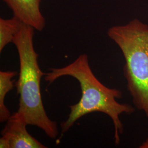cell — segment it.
Returning a JSON list of instances; mask_svg holds the SVG:
<instances>
[{"instance_id":"6da1fadb","label":"cell","mask_w":148,"mask_h":148,"mask_svg":"<svg viewBox=\"0 0 148 148\" xmlns=\"http://www.w3.org/2000/svg\"><path fill=\"white\" fill-rule=\"evenodd\" d=\"M65 76L74 77L79 82L81 97L76 104L69 106L68 118L61 123L62 134L68 132L79 119L90 113L100 112L110 117L115 130V142H120V135L123 132V125L120 116L122 114H131L134 108L116 101L122 98V92L116 88H110L98 79L90 66L88 56L80 54L73 62L62 68L49 69L45 73V80L51 84Z\"/></svg>"},{"instance_id":"7a4b0ae2","label":"cell","mask_w":148,"mask_h":148,"mask_svg":"<svg viewBox=\"0 0 148 148\" xmlns=\"http://www.w3.org/2000/svg\"><path fill=\"white\" fill-rule=\"evenodd\" d=\"M34 27L23 23L13 43L16 48L20 65L19 77L15 84L19 95L18 114L27 125L42 130L48 137L54 139L58 135L57 123L51 120L43 104L41 81L45 73L41 70L38 54L34 46Z\"/></svg>"},{"instance_id":"3957f363","label":"cell","mask_w":148,"mask_h":148,"mask_svg":"<svg viewBox=\"0 0 148 148\" xmlns=\"http://www.w3.org/2000/svg\"><path fill=\"white\" fill-rule=\"evenodd\" d=\"M108 35L124 56V76L133 103L148 118V25L134 19L110 27Z\"/></svg>"},{"instance_id":"8992f818","label":"cell","mask_w":148,"mask_h":148,"mask_svg":"<svg viewBox=\"0 0 148 148\" xmlns=\"http://www.w3.org/2000/svg\"><path fill=\"white\" fill-rule=\"evenodd\" d=\"M15 71H0V122H6L12 114L5 106V98L10 91L13 90L14 79H13L17 75Z\"/></svg>"},{"instance_id":"ba28073f","label":"cell","mask_w":148,"mask_h":148,"mask_svg":"<svg viewBox=\"0 0 148 148\" xmlns=\"http://www.w3.org/2000/svg\"><path fill=\"white\" fill-rule=\"evenodd\" d=\"M140 148H148V138L143 143V144L140 147Z\"/></svg>"},{"instance_id":"5b68a950","label":"cell","mask_w":148,"mask_h":148,"mask_svg":"<svg viewBox=\"0 0 148 148\" xmlns=\"http://www.w3.org/2000/svg\"><path fill=\"white\" fill-rule=\"evenodd\" d=\"M22 23L42 32L46 20L40 11L41 0H3Z\"/></svg>"},{"instance_id":"52a82bcc","label":"cell","mask_w":148,"mask_h":148,"mask_svg":"<svg viewBox=\"0 0 148 148\" xmlns=\"http://www.w3.org/2000/svg\"><path fill=\"white\" fill-rule=\"evenodd\" d=\"M22 22L17 17L13 16L10 19L0 18V52L5 46L13 43L16 34L21 27Z\"/></svg>"},{"instance_id":"277c9868","label":"cell","mask_w":148,"mask_h":148,"mask_svg":"<svg viewBox=\"0 0 148 148\" xmlns=\"http://www.w3.org/2000/svg\"><path fill=\"white\" fill-rule=\"evenodd\" d=\"M1 132V148H46L27 132V122L17 112L12 114Z\"/></svg>"}]
</instances>
